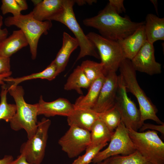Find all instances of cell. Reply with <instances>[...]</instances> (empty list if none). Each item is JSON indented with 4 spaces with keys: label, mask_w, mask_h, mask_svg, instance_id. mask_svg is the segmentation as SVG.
Instances as JSON below:
<instances>
[{
    "label": "cell",
    "mask_w": 164,
    "mask_h": 164,
    "mask_svg": "<svg viewBox=\"0 0 164 164\" xmlns=\"http://www.w3.org/2000/svg\"><path fill=\"white\" fill-rule=\"evenodd\" d=\"M83 23L97 30L102 36L116 41L129 36L145 24L121 16L109 3L97 15L84 19Z\"/></svg>",
    "instance_id": "6da1fadb"
},
{
    "label": "cell",
    "mask_w": 164,
    "mask_h": 164,
    "mask_svg": "<svg viewBox=\"0 0 164 164\" xmlns=\"http://www.w3.org/2000/svg\"><path fill=\"white\" fill-rule=\"evenodd\" d=\"M127 91L136 98L139 105L141 121L143 124L147 120H151L159 125L164 124L156 115L158 109L139 86L137 80L136 71L131 60L125 58L119 68Z\"/></svg>",
    "instance_id": "7a4b0ae2"
},
{
    "label": "cell",
    "mask_w": 164,
    "mask_h": 164,
    "mask_svg": "<svg viewBox=\"0 0 164 164\" xmlns=\"http://www.w3.org/2000/svg\"><path fill=\"white\" fill-rule=\"evenodd\" d=\"M8 92L13 97L16 108V113L10 122L12 129L18 131L24 129L28 139L36 133L37 128V103L29 104L25 101L24 90L22 86L12 84L8 87Z\"/></svg>",
    "instance_id": "3957f363"
},
{
    "label": "cell",
    "mask_w": 164,
    "mask_h": 164,
    "mask_svg": "<svg viewBox=\"0 0 164 164\" xmlns=\"http://www.w3.org/2000/svg\"><path fill=\"white\" fill-rule=\"evenodd\" d=\"M5 25L15 26L24 33L28 41L32 59H36L39 41L43 34L46 35L52 26L51 21H40L35 19L32 13L16 16H9L5 19Z\"/></svg>",
    "instance_id": "277c9868"
},
{
    "label": "cell",
    "mask_w": 164,
    "mask_h": 164,
    "mask_svg": "<svg viewBox=\"0 0 164 164\" xmlns=\"http://www.w3.org/2000/svg\"><path fill=\"white\" fill-rule=\"evenodd\" d=\"M75 3V0H64L62 9L50 20L55 21L63 24L75 36L80 48L79 53L76 61L87 56L100 59L95 46L85 34L76 19L73 8Z\"/></svg>",
    "instance_id": "5b68a950"
},
{
    "label": "cell",
    "mask_w": 164,
    "mask_h": 164,
    "mask_svg": "<svg viewBox=\"0 0 164 164\" xmlns=\"http://www.w3.org/2000/svg\"><path fill=\"white\" fill-rule=\"evenodd\" d=\"M128 130L136 151L147 162L164 164V143L156 131L149 130L139 132L131 129Z\"/></svg>",
    "instance_id": "8992f818"
},
{
    "label": "cell",
    "mask_w": 164,
    "mask_h": 164,
    "mask_svg": "<svg viewBox=\"0 0 164 164\" xmlns=\"http://www.w3.org/2000/svg\"><path fill=\"white\" fill-rule=\"evenodd\" d=\"M87 36L99 52L100 63L103 65L105 76L110 72H116L125 59L118 42L93 32L88 33Z\"/></svg>",
    "instance_id": "52a82bcc"
},
{
    "label": "cell",
    "mask_w": 164,
    "mask_h": 164,
    "mask_svg": "<svg viewBox=\"0 0 164 164\" xmlns=\"http://www.w3.org/2000/svg\"><path fill=\"white\" fill-rule=\"evenodd\" d=\"M51 121L45 118L37 122L35 134L21 145L20 152L31 164H41L44 158Z\"/></svg>",
    "instance_id": "ba28073f"
},
{
    "label": "cell",
    "mask_w": 164,
    "mask_h": 164,
    "mask_svg": "<svg viewBox=\"0 0 164 164\" xmlns=\"http://www.w3.org/2000/svg\"><path fill=\"white\" fill-rule=\"evenodd\" d=\"M121 76L118 75V85L114 106L121 115V122L128 129L138 131L143 124L139 109L128 97Z\"/></svg>",
    "instance_id": "9c48e42d"
},
{
    "label": "cell",
    "mask_w": 164,
    "mask_h": 164,
    "mask_svg": "<svg viewBox=\"0 0 164 164\" xmlns=\"http://www.w3.org/2000/svg\"><path fill=\"white\" fill-rule=\"evenodd\" d=\"M110 142L108 147L99 152L93 159L94 163H98L114 155H129L136 151L128 130L121 122L115 129Z\"/></svg>",
    "instance_id": "30bf717a"
},
{
    "label": "cell",
    "mask_w": 164,
    "mask_h": 164,
    "mask_svg": "<svg viewBox=\"0 0 164 164\" xmlns=\"http://www.w3.org/2000/svg\"><path fill=\"white\" fill-rule=\"evenodd\" d=\"M59 140L58 144L62 150L70 158L76 157L90 145V131L72 126Z\"/></svg>",
    "instance_id": "8fae6325"
},
{
    "label": "cell",
    "mask_w": 164,
    "mask_h": 164,
    "mask_svg": "<svg viewBox=\"0 0 164 164\" xmlns=\"http://www.w3.org/2000/svg\"><path fill=\"white\" fill-rule=\"evenodd\" d=\"M118 85V76L116 72H110L106 76L97 100L92 109L96 112H104L115 104Z\"/></svg>",
    "instance_id": "7c38bea8"
},
{
    "label": "cell",
    "mask_w": 164,
    "mask_h": 164,
    "mask_svg": "<svg viewBox=\"0 0 164 164\" xmlns=\"http://www.w3.org/2000/svg\"><path fill=\"white\" fill-rule=\"evenodd\" d=\"M131 61L136 71L150 75L162 72L161 64L155 59L153 44L147 41Z\"/></svg>",
    "instance_id": "4fadbf2b"
},
{
    "label": "cell",
    "mask_w": 164,
    "mask_h": 164,
    "mask_svg": "<svg viewBox=\"0 0 164 164\" xmlns=\"http://www.w3.org/2000/svg\"><path fill=\"white\" fill-rule=\"evenodd\" d=\"M38 105V115L46 117L59 115L67 117L74 109L73 104L67 99L60 98L51 102L45 101L42 96L40 97Z\"/></svg>",
    "instance_id": "5bb4252c"
},
{
    "label": "cell",
    "mask_w": 164,
    "mask_h": 164,
    "mask_svg": "<svg viewBox=\"0 0 164 164\" xmlns=\"http://www.w3.org/2000/svg\"><path fill=\"white\" fill-rule=\"evenodd\" d=\"M144 24L141 26L129 36L117 41L125 58L131 60L147 41Z\"/></svg>",
    "instance_id": "9a60e30c"
},
{
    "label": "cell",
    "mask_w": 164,
    "mask_h": 164,
    "mask_svg": "<svg viewBox=\"0 0 164 164\" xmlns=\"http://www.w3.org/2000/svg\"><path fill=\"white\" fill-rule=\"evenodd\" d=\"M67 117L70 126H75L90 131L91 128L98 118V113L92 109L75 108Z\"/></svg>",
    "instance_id": "2e32d148"
},
{
    "label": "cell",
    "mask_w": 164,
    "mask_h": 164,
    "mask_svg": "<svg viewBox=\"0 0 164 164\" xmlns=\"http://www.w3.org/2000/svg\"><path fill=\"white\" fill-rule=\"evenodd\" d=\"M78 46L79 44L76 39L64 32L62 46L53 60L58 75L64 70L71 54Z\"/></svg>",
    "instance_id": "e0dca14e"
},
{
    "label": "cell",
    "mask_w": 164,
    "mask_h": 164,
    "mask_svg": "<svg viewBox=\"0 0 164 164\" xmlns=\"http://www.w3.org/2000/svg\"><path fill=\"white\" fill-rule=\"evenodd\" d=\"M64 0H44L31 11L33 17L40 21L50 20L62 9Z\"/></svg>",
    "instance_id": "ac0fdd59"
},
{
    "label": "cell",
    "mask_w": 164,
    "mask_h": 164,
    "mask_svg": "<svg viewBox=\"0 0 164 164\" xmlns=\"http://www.w3.org/2000/svg\"><path fill=\"white\" fill-rule=\"evenodd\" d=\"M29 45L24 33L20 29L13 31L0 44V54L10 58L13 54Z\"/></svg>",
    "instance_id": "d6986e66"
},
{
    "label": "cell",
    "mask_w": 164,
    "mask_h": 164,
    "mask_svg": "<svg viewBox=\"0 0 164 164\" xmlns=\"http://www.w3.org/2000/svg\"><path fill=\"white\" fill-rule=\"evenodd\" d=\"M145 29L147 41L153 44L155 41L164 40V18L148 14L145 19Z\"/></svg>",
    "instance_id": "ffe728a7"
},
{
    "label": "cell",
    "mask_w": 164,
    "mask_h": 164,
    "mask_svg": "<svg viewBox=\"0 0 164 164\" xmlns=\"http://www.w3.org/2000/svg\"><path fill=\"white\" fill-rule=\"evenodd\" d=\"M105 78L106 76L103 75L94 80L91 84L87 94L77 99L73 104L74 107L92 109L97 100Z\"/></svg>",
    "instance_id": "44dd1931"
},
{
    "label": "cell",
    "mask_w": 164,
    "mask_h": 164,
    "mask_svg": "<svg viewBox=\"0 0 164 164\" xmlns=\"http://www.w3.org/2000/svg\"><path fill=\"white\" fill-rule=\"evenodd\" d=\"M91 84L80 66H78L68 77L64 88L67 91L75 90L79 94H82L81 88L88 89Z\"/></svg>",
    "instance_id": "7402d4cb"
},
{
    "label": "cell",
    "mask_w": 164,
    "mask_h": 164,
    "mask_svg": "<svg viewBox=\"0 0 164 164\" xmlns=\"http://www.w3.org/2000/svg\"><path fill=\"white\" fill-rule=\"evenodd\" d=\"M58 75L56 66L53 60L50 64L42 71L35 73L22 77L13 78L10 77L3 79L4 82L13 83L14 85H18L20 83L27 80L40 78L51 80Z\"/></svg>",
    "instance_id": "603a6c76"
},
{
    "label": "cell",
    "mask_w": 164,
    "mask_h": 164,
    "mask_svg": "<svg viewBox=\"0 0 164 164\" xmlns=\"http://www.w3.org/2000/svg\"><path fill=\"white\" fill-rule=\"evenodd\" d=\"M114 132L111 131L98 118L94 123L90 131L91 143L89 145L107 143L110 141Z\"/></svg>",
    "instance_id": "cb8c5ba5"
},
{
    "label": "cell",
    "mask_w": 164,
    "mask_h": 164,
    "mask_svg": "<svg viewBox=\"0 0 164 164\" xmlns=\"http://www.w3.org/2000/svg\"><path fill=\"white\" fill-rule=\"evenodd\" d=\"M8 92V87L5 84L2 85L0 93V120L2 119L6 122H10L16 113V108L15 104L7 103Z\"/></svg>",
    "instance_id": "d4e9b609"
},
{
    "label": "cell",
    "mask_w": 164,
    "mask_h": 164,
    "mask_svg": "<svg viewBox=\"0 0 164 164\" xmlns=\"http://www.w3.org/2000/svg\"><path fill=\"white\" fill-rule=\"evenodd\" d=\"M80 66L91 84L102 75L105 76L103 65L101 63L86 60L83 61Z\"/></svg>",
    "instance_id": "484cf974"
},
{
    "label": "cell",
    "mask_w": 164,
    "mask_h": 164,
    "mask_svg": "<svg viewBox=\"0 0 164 164\" xmlns=\"http://www.w3.org/2000/svg\"><path fill=\"white\" fill-rule=\"evenodd\" d=\"M98 118L112 132L114 131L121 122L120 112L114 106L104 112L98 113Z\"/></svg>",
    "instance_id": "4316f807"
},
{
    "label": "cell",
    "mask_w": 164,
    "mask_h": 164,
    "mask_svg": "<svg viewBox=\"0 0 164 164\" xmlns=\"http://www.w3.org/2000/svg\"><path fill=\"white\" fill-rule=\"evenodd\" d=\"M109 164H145L147 162L138 152L126 155H117L108 158Z\"/></svg>",
    "instance_id": "83f0119b"
},
{
    "label": "cell",
    "mask_w": 164,
    "mask_h": 164,
    "mask_svg": "<svg viewBox=\"0 0 164 164\" xmlns=\"http://www.w3.org/2000/svg\"><path fill=\"white\" fill-rule=\"evenodd\" d=\"M108 143H104L98 145H89L85 150V153L81 156L80 164L90 163L101 150Z\"/></svg>",
    "instance_id": "f1b7e54d"
},
{
    "label": "cell",
    "mask_w": 164,
    "mask_h": 164,
    "mask_svg": "<svg viewBox=\"0 0 164 164\" xmlns=\"http://www.w3.org/2000/svg\"><path fill=\"white\" fill-rule=\"evenodd\" d=\"M0 9L3 15L12 13L13 16L21 14L22 10L15 0H2Z\"/></svg>",
    "instance_id": "f546056e"
},
{
    "label": "cell",
    "mask_w": 164,
    "mask_h": 164,
    "mask_svg": "<svg viewBox=\"0 0 164 164\" xmlns=\"http://www.w3.org/2000/svg\"><path fill=\"white\" fill-rule=\"evenodd\" d=\"M10 58L0 54V75L10 72Z\"/></svg>",
    "instance_id": "4dcf8cb0"
},
{
    "label": "cell",
    "mask_w": 164,
    "mask_h": 164,
    "mask_svg": "<svg viewBox=\"0 0 164 164\" xmlns=\"http://www.w3.org/2000/svg\"><path fill=\"white\" fill-rule=\"evenodd\" d=\"M147 129L159 132L163 135H164V124L155 125L150 123H144L139 129L140 131L143 132Z\"/></svg>",
    "instance_id": "1f68e13d"
},
{
    "label": "cell",
    "mask_w": 164,
    "mask_h": 164,
    "mask_svg": "<svg viewBox=\"0 0 164 164\" xmlns=\"http://www.w3.org/2000/svg\"><path fill=\"white\" fill-rule=\"evenodd\" d=\"M123 0H109V4L118 14L125 12V9L124 5Z\"/></svg>",
    "instance_id": "d6a6232c"
},
{
    "label": "cell",
    "mask_w": 164,
    "mask_h": 164,
    "mask_svg": "<svg viewBox=\"0 0 164 164\" xmlns=\"http://www.w3.org/2000/svg\"><path fill=\"white\" fill-rule=\"evenodd\" d=\"M3 18L0 14V44L8 37V31L6 28L2 29Z\"/></svg>",
    "instance_id": "836d02e7"
},
{
    "label": "cell",
    "mask_w": 164,
    "mask_h": 164,
    "mask_svg": "<svg viewBox=\"0 0 164 164\" xmlns=\"http://www.w3.org/2000/svg\"><path fill=\"white\" fill-rule=\"evenodd\" d=\"M10 164H31L28 162L22 154L18 155L16 159L13 160Z\"/></svg>",
    "instance_id": "e575fe53"
},
{
    "label": "cell",
    "mask_w": 164,
    "mask_h": 164,
    "mask_svg": "<svg viewBox=\"0 0 164 164\" xmlns=\"http://www.w3.org/2000/svg\"><path fill=\"white\" fill-rule=\"evenodd\" d=\"M13 160L12 155H6L3 158L0 159V164H10Z\"/></svg>",
    "instance_id": "d590c367"
},
{
    "label": "cell",
    "mask_w": 164,
    "mask_h": 164,
    "mask_svg": "<svg viewBox=\"0 0 164 164\" xmlns=\"http://www.w3.org/2000/svg\"><path fill=\"white\" fill-rule=\"evenodd\" d=\"M22 11L27 9L28 6L26 0H15Z\"/></svg>",
    "instance_id": "8d00e7d4"
},
{
    "label": "cell",
    "mask_w": 164,
    "mask_h": 164,
    "mask_svg": "<svg viewBox=\"0 0 164 164\" xmlns=\"http://www.w3.org/2000/svg\"><path fill=\"white\" fill-rule=\"evenodd\" d=\"M12 74V72H10L5 74L0 75V85H3L5 84L3 81V79L6 77H10Z\"/></svg>",
    "instance_id": "74e56055"
},
{
    "label": "cell",
    "mask_w": 164,
    "mask_h": 164,
    "mask_svg": "<svg viewBox=\"0 0 164 164\" xmlns=\"http://www.w3.org/2000/svg\"><path fill=\"white\" fill-rule=\"evenodd\" d=\"M81 158V156H79L77 159L73 161L72 164H80Z\"/></svg>",
    "instance_id": "f35d334b"
},
{
    "label": "cell",
    "mask_w": 164,
    "mask_h": 164,
    "mask_svg": "<svg viewBox=\"0 0 164 164\" xmlns=\"http://www.w3.org/2000/svg\"><path fill=\"white\" fill-rule=\"evenodd\" d=\"M153 4L155 8V9L157 13H158V2L157 0H152L150 1Z\"/></svg>",
    "instance_id": "ab89813d"
},
{
    "label": "cell",
    "mask_w": 164,
    "mask_h": 164,
    "mask_svg": "<svg viewBox=\"0 0 164 164\" xmlns=\"http://www.w3.org/2000/svg\"><path fill=\"white\" fill-rule=\"evenodd\" d=\"M32 2L33 3L34 5L35 6L37 5L38 4H39L41 1L42 0H32Z\"/></svg>",
    "instance_id": "60d3db41"
},
{
    "label": "cell",
    "mask_w": 164,
    "mask_h": 164,
    "mask_svg": "<svg viewBox=\"0 0 164 164\" xmlns=\"http://www.w3.org/2000/svg\"><path fill=\"white\" fill-rule=\"evenodd\" d=\"M97 164H109L108 158Z\"/></svg>",
    "instance_id": "b9f144b4"
},
{
    "label": "cell",
    "mask_w": 164,
    "mask_h": 164,
    "mask_svg": "<svg viewBox=\"0 0 164 164\" xmlns=\"http://www.w3.org/2000/svg\"><path fill=\"white\" fill-rule=\"evenodd\" d=\"M145 164H152L150 162H147Z\"/></svg>",
    "instance_id": "7bdbcfd3"
}]
</instances>
